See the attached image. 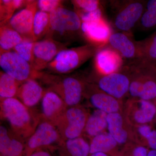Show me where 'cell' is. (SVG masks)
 Wrapping results in <instances>:
<instances>
[{
  "label": "cell",
  "instance_id": "6da1fadb",
  "mask_svg": "<svg viewBox=\"0 0 156 156\" xmlns=\"http://www.w3.org/2000/svg\"><path fill=\"white\" fill-rule=\"evenodd\" d=\"M0 108L1 118L9 122L14 134L26 142L41 121L39 113L16 98L1 100Z\"/></svg>",
  "mask_w": 156,
  "mask_h": 156
},
{
  "label": "cell",
  "instance_id": "7a4b0ae2",
  "mask_svg": "<svg viewBox=\"0 0 156 156\" xmlns=\"http://www.w3.org/2000/svg\"><path fill=\"white\" fill-rule=\"evenodd\" d=\"M82 21L75 11L63 6L50 13V29L45 38L69 44L81 33Z\"/></svg>",
  "mask_w": 156,
  "mask_h": 156
},
{
  "label": "cell",
  "instance_id": "3957f363",
  "mask_svg": "<svg viewBox=\"0 0 156 156\" xmlns=\"http://www.w3.org/2000/svg\"><path fill=\"white\" fill-rule=\"evenodd\" d=\"M51 90L59 95L68 107L80 105L84 98L86 80L73 76L44 73L40 79Z\"/></svg>",
  "mask_w": 156,
  "mask_h": 156
},
{
  "label": "cell",
  "instance_id": "277c9868",
  "mask_svg": "<svg viewBox=\"0 0 156 156\" xmlns=\"http://www.w3.org/2000/svg\"><path fill=\"white\" fill-rule=\"evenodd\" d=\"M99 48L89 44L76 48H66L58 53L47 69L52 74L69 73L94 57Z\"/></svg>",
  "mask_w": 156,
  "mask_h": 156
},
{
  "label": "cell",
  "instance_id": "5b68a950",
  "mask_svg": "<svg viewBox=\"0 0 156 156\" xmlns=\"http://www.w3.org/2000/svg\"><path fill=\"white\" fill-rule=\"evenodd\" d=\"M115 14L112 25L118 32L131 34L138 25L145 10L147 1L140 0L113 2Z\"/></svg>",
  "mask_w": 156,
  "mask_h": 156
},
{
  "label": "cell",
  "instance_id": "8992f818",
  "mask_svg": "<svg viewBox=\"0 0 156 156\" xmlns=\"http://www.w3.org/2000/svg\"><path fill=\"white\" fill-rule=\"evenodd\" d=\"M126 66L130 77L129 98H140L144 89L156 85V65L138 58Z\"/></svg>",
  "mask_w": 156,
  "mask_h": 156
},
{
  "label": "cell",
  "instance_id": "52a82bcc",
  "mask_svg": "<svg viewBox=\"0 0 156 156\" xmlns=\"http://www.w3.org/2000/svg\"><path fill=\"white\" fill-rule=\"evenodd\" d=\"M63 140L56 126L41 119L35 131L26 141L23 156H30L42 149H57Z\"/></svg>",
  "mask_w": 156,
  "mask_h": 156
},
{
  "label": "cell",
  "instance_id": "ba28073f",
  "mask_svg": "<svg viewBox=\"0 0 156 156\" xmlns=\"http://www.w3.org/2000/svg\"><path fill=\"white\" fill-rule=\"evenodd\" d=\"M90 114L81 105L68 108L55 126L63 140L83 136Z\"/></svg>",
  "mask_w": 156,
  "mask_h": 156
},
{
  "label": "cell",
  "instance_id": "9c48e42d",
  "mask_svg": "<svg viewBox=\"0 0 156 156\" xmlns=\"http://www.w3.org/2000/svg\"><path fill=\"white\" fill-rule=\"evenodd\" d=\"M0 66L3 72L23 83L40 79L44 72L38 71L13 51L1 53Z\"/></svg>",
  "mask_w": 156,
  "mask_h": 156
},
{
  "label": "cell",
  "instance_id": "30bf717a",
  "mask_svg": "<svg viewBox=\"0 0 156 156\" xmlns=\"http://www.w3.org/2000/svg\"><path fill=\"white\" fill-rule=\"evenodd\" d=\"M88 82L95 84L101 90L119 100L123 101L128 96L130 77L126 65L119 72L105 76L96 74L93 81Z\"/></svg>",
  "mask_w": 156,
  "mask_h": 156
},
{
  "label": "cell",
  "instance_id": "8fae6325",
  "mask_svg": "<svg viewBox=\"0 0 156 156\" xmlns=\"http://www.w3.org/2000/svg\"><path fill=\"white\" fill-rule=\"evenodd\" d=\"M122 113L132 127L154 124L156 105L149 101L129 98L124 102Z\"/></svg>",
  "mask_w": 156,
  "mask_h": 156
},
{
  "label": "cell",
  "instance_id": "7c38bea8",
  "mask_svg": "<svg viewBox=\"0 0 156 156\" xmlns=\"http://www.w3.org/2000/svg\"><path fill=\"white\" fill-rule=\"evenodd\" d=\"M84 98L88 104L95 109L108 115L122 113L124 101L119 100L99 89L92 83L86 81Z\"/></svg>",
  "mask_w": 156,
  "mask_h": 156
},
{
  "label": "cell",
  "instance_id": "4fadbf2b",
  "mask_svg": "<svg viewBox=\"0 0 156 156\" xmlns=\"http://www.w3.org/2000/svg\"><path fill=\"white\" fill-rule=\"evenodd\" d=\"M68 44L49 38L35 42L32 66L37 70L42 71L47 68L59 52L67 48Z\"/></svg>",
  "mask_w": 156,
  "mask_h": 156
},
{
  "label": "cell",
  "instance_id": "5bb4252c",
  "mask_svg": "<svg viewBox=\"0 0 156 156\" xmlns=\"http://www.w3.org/2000/svg\"><path fill=\"white\" fill-rule=\"evenodd\" d=\"M37 1H28L25 8L9 20L10 25L24 39L36 42L33 33L34 19L37 11Z\"/></svg>",
  "mask_w": 156,
  "mask_h": 156
},
{
  "label": "cell",
  "instance_id": "9a60e30c",
  "mask_svg": "<svg viewBox=\"0 0 156 156\" xmlns=\"http://www.w3.org/2000/svg\"><path fill=\"white\" fill-rule=\"evenodd\" d=\"M96 74L105 76L122 70L124 59L117 51L106 45L98 49L94 56Z\"/></svg>",
  "mask_w": 156,
  "mask_h": 156
},
{
  "label": "cell",
  "instance_id": "2e32d148",
  "mask_svg": "<svg viewBox=\"0 0 156 156\" xmlns=\"http://www.w3.org/2000/svg\"><path fill=\"white\" fill-rule=\"evenodd\" d=\"M113 33L111 25L104 17L95 21L82 22L81 33L89 44L101 48L107 44Z\"/></svg>",
  "mask_w": 156,
  "mask_h": 156
},
{
  "label": "cell",
  "instance_id": "e0dca14e",
  "mask_svg": "<svg viewBox=\"0 0 156 156\" xmlns=\"http://www.w3.org/2000/svg\"><path fill=\"white\" fill-rule=\"evenodd\" d=\"M41 119L56 126L68 108L63 100L55 92L47 89L41 100Z\"/></svg>",
  "mask_w": 156,
  "mask_h": 156
},
{
  "label": "cell",
  "instance_id": "ac0fdd59",
  "mask_svg": "<svg viewBox=\"0 0 156 156\" xmlns=\"http://www.w3.org/2000/svg\"><path fill=\"white\" fill-rule=\"evenodd\" d=\"M107 45L117 51L124 59L134 60L140 58L137 41H134L131 34L113 32Z\"/></svg>",
  "mask_w": 156,
  "mask_h": 156
},
{
  "label": "cell",
  "instance_id": "d6986e66",
  "mask_svg": "<svg viewBox=\"0 0 156 156\" xmlns=\"http://www.w3.org/2000/svg\"><path fill=\"white\" fill-rule=\"evenodd\" d=\"M107 120L108 131L119 145L123 146L133 142L132 127L128 122L122 113L109 114L108 115Z\"/></svg>",
  "mask_w": 156,
  "mask_h": 156
},
{
  "label": "cell",
  "instance_id": "ffe728a7",
  "mask_svg": "<svg viewBox=\"0 0 156 156\" xmlns=\"http://www.w3.org/2000/svg\"><path fill=\"white\" fill-rule=\"evenodd\" d=\"M46 90L35 80H30L21 83L16 98L26 106L31 108L41 100Z\"/></svg>",
  "mask_w": 156,
  "mask_h": 156
},
{
  "label": "cell",
  "instance_id": "44dd1931",
  "mask_svg": "<svg viewBox=\"0 0 156 156\" xmlns=\"http://www.w3.org/2000/svg\"><path fill=\"white\" fill-rule=\"evenodd\" d=\"M25 141L5 126L0 127V153L2 156H23Z\"/></svg>",
  "mask_w": 156,
  "mask_h": 156
},
{
  "label": "cell",
  "instance_id": "7402d4cb",
  "mask_svg": "<svg viewBox=\"0 0 156 156\" xmlns=\"http://www.w3.org/2000/svg\"><path fill=\"white\" fill-rule=\"evenodd\" d=\"M90 155L103 153L109 156H122L119 145L108 131L93 137L90 140Z\"/></svg>",
  "mask_w": 156,
  "mask_h": 156
},
{
  "label": "cell",
  "instance_id": "603a6c76",
  "mask_svg": "<svg viewBox=\"0 0 156 156\" xmlns=\"http://www.w3.org/2000/svg\"><path fill=\"white\" fill-rule=\"evenodd\" d=\"M57 150L60 156H89L90 143L82 136L63 140Z\"/></svg>",
  "mask_w": 156,
  "mask_h": 156
},
{
  "label": "cell",
  "instance_id": "cb8c5ba5",
  "mask_svg": "<svg viewBox=\"0 0 156 156\" xmlns=\"http://www.w3.org/2000/svg\"><path fill=\"white\" fill-rule=\"evenodd\" d=\"M107 115L106 113L98 110L90 114L83 136L90 140L98 134L108 131Z\"/></svg>",
  "mask_w": 156,
  "mask_h": 156
},
{
  "label": "cell",
  "instance_id": "d4e9b609",
  "mask_svg": "<svg viewBox=\"0 0 156 156\" xmlns=\"http://www.w3.org/2000/svg\"><path fill=\"white\" fill-rule=\"evenodd\" d=\"M133 142L156 151V129L154 124L133 126Z\"/></svg>",
  "mask_w": 156,
  "mask_h": 156
},
{
  "label": "cell",
  "instance_id": "484cf974",
  "mask_svg": "<svg viewBox=\"0 0 156 156\" xmlns=\"http://www.w3.org/2000/svg\"><path fill=\"white\" fill-rule=\"evenodd\" d=\"M24 39L9 24V22L1 23V53L9 52L23 41Z\"/></svg>",
  "mask_w": 156,
  "mask_h": 156
},
{
  "label": "cell",
  "instance_id": "4316f807",
  "mask_svg": "<svg viewBox=\"0 0 156 156\" xmlns=\"http://www.w3.org/2000/svg\"><path fill=\"white\" fill-rule=\"evenodd\" d=\"M140 58L156 65V31L146 38L137 41Z\"/></svg>",
  "mask_w": 156,
  "mask_h": 156
},
{
  "label": "cell",
  "instance_id": "83f0119b",
  "mask_svg": "<svg viewBox=\"0 0 156 156\" xmlns=\"http://www.w3.org/2000/svg\"><path fill=\"white\" fill-rule=\"evenodd\" d=\"M22 83L1 71L0 74V97L1 100L16 98L17 91Z\"/></svg>",
  "mask_w": 156,
  "mask_h": 156
},
{
  "label": "cell",
  "instance_id": "f1b7e54d",
  "mask_svg": "<svg viewBox=\"0 0 156 156\" xmlns=\"http://www.w3.org/2000/svg\"><path fill=\"white\" fill-rule=\"evenodd\" d=\"M50 29V14L37 11L35 15L33 33L36 42L47 36Z\"/></svg>",
  "mask_w": 156,
  "mask_h": 156
},
{
  "label": "cell",
  "instance_id": "f546056e",
  "mask_svg": "<svg viewBox=\"0 0 156 156\" xmlns=\"http://www.w3.org/2000/svg\"><path fill=\"white\" fill-rule=\"evenodd\" d=\"M138 26L143 30H150L156 27V0L147 1L145 10Z\"/></svg>",
  "mask_w": 156,
  "mask_h": 156
},
{
  "label": "cell",
  "instance_id": "4dcf8cb0",
  "mask_svg": "<svg viewBox=\"0 0 156 156\" xmlns=\"http://www.w3.org/2000/svg\"><path fill=\"white\" fill-rule=\"evenodd\" d=\"M35 42L24 39L22 42L14 48L13 51L31 65L33 58V49Z\"/></svg>",
  "mask_w": 156,
  "mask_h": 156
},
{
  "label": "cell",
  "instance_id": "1f68e13d",
  "mask_svg": "<svg viewBox=\"0 0 156 156\" xmlns=\"http://www.w3.org/2000/svg\"><path fill=\"white\" fill-rule=\"evenodd\" d=\"M71 2L77 14L92 12L101 8L100 1L97 0H74Z\"/></svg>",
  "mask_w": 156,
  "mask_h": 156
},
{
  "label": "cell",
  "instance_id": "d6a6232c",
  "mask_svg": "<svg viewBox=\"0 0 156 156\" xmlns=\"http://www.w3.org/2000/svg\"><path fill=\"white\" fill-rule=\"evenodd\" d=\"M120 150L122 156H147L149 150L147 148L133 142L123 146Z\"/></svg>",
  "mask_w": 156,
  "mask_h": 156
},
{
  "label": "cell",
  "instance_id": "836d02e7",
  "mask_svg": "<svg viewBox=\"0 0 156 156\" xmlns=\"http://www.w3.org/2000/svg\"><path fill=\"white\" fill-rule=\"evenodd\" d=\"M18 9L15 0H2L0 1L1 23L9 22L16 9Z\"/></svg>",
  "mask_w": 156,
  "mask_h": 156
},
{
  "label": "cell",
  "instance_id": "e575fe53",
  "mask_svg": "<svg viewBox=\"0 0 156 156\" xmlns=\"http://www.w3.org/2000/svg\"><path fill=\"white\" fill-rule=\"evenodd\" d=\"M63 1L60 0H39L37 1L38 8L40 11L50 13L62 6Z\"/></svg>",
  "mask_w": 156,
  "mask_h": 156
},
{
  "label": "cell",
  "instance_id": "d590c367",
  "mask_svg": "<svg viewBox=\"0 0 156 156\" xmlns=\"http://www.w3.org/2000/svg\"><path fill=\"white\" fill-rule=\"evenodd\" d=\"M77 14L80 16L82 22H91L104 17L102 7L92 12L79 13Z\"/></svg>",
  "mask_w": 156,
  "mask_h": 156
},
{
  "label": "cell",
  "instance_id": "8d00e7d4",
  "mask_svg": "<svg viewBox=\"0 0 156 156\" xmlns=\"http://www.w3.org/2000/svg\"><path fill=\"white\" fill-rule=\"evenodd\" d=\"M30 156H52L49 150L42 149L34 152Z\"/></svg>",
  "mask_w": 156,
  "mask_h": 156
},
{
  "label": "cell",
  "instance_id": "74e56055",
  "mask_svg": "<svg viewBox=\"0 0 156 156\" xmlns=\"http://www.w3.org/2000/svg\"><path fill=\"white\" fill-rule=\"evenodd\" d=\"M147 156H156V151L149 149Z\"/></svg>",
  "mask_w": 156,
  "mask_h": 156
},
{
  "label": "cell",
  "instance_id": "f35d334b",
  "mask_svg": "<svg viewBox=\"0 0 156 156\" xmlns=\"http://www.w3.org/2000/svg\"><path fill=\"white\" fill-rule=\"evenodd\" d=\"M89 156H109L107 154L103 153H95L92 154Z\"/></svg>",
  "mask_w": 156,
  "mask_h": 156
},
{
  "label": "cell",
  "instance_id": "ab89813d",
  "mask_svg": "<svg viewBox=\"0 0 156 156\" xmlns=\"http://www.w3.org/2000/svg\"><path fill=\"white\" fill-rule=\"evenodd\" d=\"M154 123H155V124H156V116L155 117V119L154 121Z\"/></svg>",
  "mask_w": 156,
  "mask_h": 156
},
{
  "label": "cell",
  "instance_id": "60d3db41",
  "mask_svg": "<svg viewBox=\"0 0 156 156\" xmlns=\"http://www.w3.org/2000/svg\"></svg>",
  "mask_w": 156,
  "mask_h": 156
}]
</instances>
